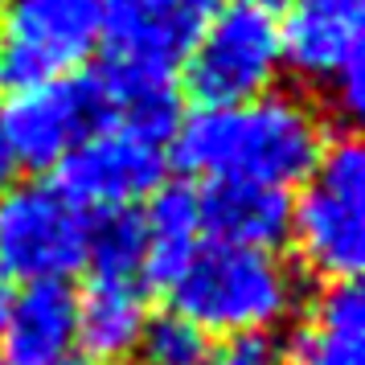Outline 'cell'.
<instances>
[{"label": "cell", "instance_id": "19", "mask_svg": "<svg viewBox=\"0 0 365 365\" xmlns=\"http://www.w3.org/2000/svg\"><path fill=\"white\" fill-rule=\"evenodd\" d=\"M17 156H13V148H9V140H4V132H0V197L17 185Z\"/></svg>", "mask_w": 365, "mask_h": 365}, {"label": "cell", "instance_id": "9", "mask_svg": "<svg viewBox=\"0 0 365 365\" xmlns=\"http://www.w3.org/2000/svg\"><path fill=\"white\" fill-rule=\"evenodd\" d=\"M95 128H99V99L91 74L21 86L0 107V132L17 165L29 168H58Z\"/></svg>", "mask_w": 365, "mask_h": 365}, {"label": "cell", "instance_id": "12", "mask_svg": "<svg viewBox=\"0 0 365 365\" xmlns=\"http://www.w3.org/2000/svg\"><path fill=\"white\" fill-rule=\"evenodd\" d=\"M0 365H83L78 299L70 283H29L13 296Z\"/></svg>", "mask_w": 365, "mask_h": 365}, {"label": "cell", "instance_id": "18", "mask_svg": "<svg viewBox=\"0 0 365 365\" xmlns=\"http://www.w3.org/2000/svg\"><path fill=\"white\" fill-rule=\"evenodd\" d=\"M214 365H283V353L271 336H230L210 349Z\"/></svg>", "mask_w": 365, "mask_h": 365}, {"label": "cell", "instance_id": "17", "mask_svg": "<svg viewBox=\"0 0 365 365\" xmlns=\"http://www.w3.org/2000/svg\"><path fill=\"white\" fill-rule=\"evenodd\" d=\"M140 353L148 365H201L210 357V341L177 312H165L148 320Z\"/></svg>", "mask_w": 365, "mask_h": 365}, {"label": "cell", "instance_id": "1", "mask_svg": "<svg viewBox=\"0 0 365 365\" xmlns=\"http://www.w3.org/2000/svg\"><path fill=\"white\" fill-rule=\"evenodd\" d=\"M329 123L308 99L271 91L234 107H197L177 123L168 156L201 185L296 189L329 144Z\"/></svg>", "mask_w": 365, "mask_h": 365}, {"label": "cell", "instance_id": "4", "mask_svg": "<svg viewBox=\"0 0 365 365\" xmlns=\"http://www.w3.org/2000/svg\"><path fill=\"white\" fill-rule=\"evenodd\" d=\"M95 214L58 181H17L0 197V275L9 283H70L86 271Z\"/></svg>", "mask_w": 365, "mask_h": 365}, {"label": "cell", "instance_id": "16", "mask_svg": "<svg viewBox=\"0 0 365 365\" xmlns=\"http://www.w3.org/2000/svg\"><path fill=\"white\" fill-rule=\"evenodd\" d=\"M283 365H365V296L357 279L320 287L292 332Z\"/></svg>", "mask_w": 365, "mask_h": 365}, {"label": "cell", "instance_id": "22", "mask_svg": "<svg viewBox=\"0 0 365 365\" xmlns=\"http://www.w3.org/2000/svg\"><path fill=\"white\" fill-rule=\"evenodd\" d=\"M0 4H4V0H0Z\"/></svg>", "mask_w": 365, "mask_h": 365}, {"label": "cell", "instance_id": "7", "mask_svg": "<svg viewBox=\"0 0 365 365\" xmlns=\"http://www.w3.org/2000/svg\"><path fill=\"white\" fill-rule=\"evenodd\" d=\"M103 46V0H4L0 86L74 78Z\"/></svg>", "mask_w": 365, "mask_h": 365}, {"label": "cell", "instance_id": "8", "mask_svg": "<svg viewBox=\"0 0 365 365\" xmlns=\"http://www.w3.org/2000/svg\"><path fill=\"white\" fill-rule=\"evenodd\" d=\"M168 144L99 123L58 165V185L86 214H132L165 185Z\"/></svg>", "mask_w": 365, "mask_h": 365}, {"label": "cell", "instance_id": "3", "mask_svg": "<svg viewBox=\"0 0 365 365\" xmlns=\"http://www.w3.org/2000/svg\"><path fill=\"white\" fill-rule=\"evenodd\" d=\"M287 238L308 275L324 283L357 279L365 259V152L353 135H329L299 181Z\"/></svg>", "mask_w": 365, "mask_h": 365}, {"label": "cell", "instance_id": "5", "mask_svg": "<svg viewBox=\"0 0 365 365\" xmlns=\"http://www.w3.org/2000/svg\"><path fill=\"white\" fill-rule=\"evenodd\" d=\"M181 70L197 107L263 99L283 74L279 21L247 4H222L181 58Z\"/></svg>", "mask_w": 365, "mask_h": 365}, {"label": "cell", "instance_id": "15", "mask_svg": "<svg viewBox=\"0 0 365 365\" xmlns=\"http://www.w3.org/2000/svg\"><path fill=\"white\" fill-rule=\"evenodd\" d=\"M140 217V250H144V283L165 287L193 263V255L205 247L201 230V193L197 185H160Z\"/></svg>", "mask_w": 365, "mask_h": 365}, {"label": "cell", "instance_id": "21", "mask_svg": "<svg viewBox=\"0 0 365 365\" xmlns=\"http://www.w3.org/2000/svg\"><path fill=\"white\" fill-rule=\"evenodd\" d=\"M230 4H247V9H259V13H271V17H275L287 0H230Z\"/></svg>", "mask_w": 365, "mask_h": 365}, {"label": "cell", "instance_id": "13", "mask_svg": "<svg viewBox=\"0 0 365 365\" xmlns=\"http://www.w3.org/2000/svg\"><path fill=\"white\" fill-rule=\"evenodd\" d=\"M91 86L99 99V123L173 144L177 123H181V86L173 78V70L107 58L103 70L91 74Z\"/></svg>", "mask_w": 365, "mask_h": 365}, {"label": "cell", "instance_id": "14", "mask_svg": "<svg viewBox=\"0 0 365 365\" xmlns=\"http://www.w3.org/2000/svg\"><path fill=\"white\" fill-rule=\"evenodd\" d=\"M201 230L205 242L242 250H279L292 226V197L263 185H205Z\"/></svg>", "mask_w": 365, "mask_h": 365}, {"label": "cell", "instance_id": "11", "mask_svg": "<svg viewBox=\"0 0 365 365\" xmlns=\"http://www.w3.org/2000/svg\"><path fill=\"white\" fill-rule=\"evenodd\" d=\"M78 299V349L83 365H128L148 329V283L140 275L86 271Z\"/></svg>", "mask_w": 365, "mask_h": 365}, {"label": "cell", "instance_id": "20", "mask_svg": "<svg viewBox=\"0 0 365 365\" xmlns=\"http://www.w3.org/2000/svg\"><path fill=\"white\" fill-rule=\"evenodd\" d=\"M13 296H17V292H13V283H9L4 275H0V336H4V324H9V312H13Z\"/></svg>", "mask_w": 365, "mask_h": 365}, {"label": "cell", "instance_id": "10", "mask_svg": "<svg viewBox=\"0 0 365 365\" xmlns=\"http://www.w3.org/2000/svg\"><path fill=\"white\" fill-rule=\"evenodd\" d=\"M222 0H103V46L111 62L177 70Z\"/></svg>", "mask_w": 365, "mask_h": 365}, {"label": "cell", "instance_id": "2", "mask_svg": "<svg viewBox=\"0 0 365 365\" xmlns=\"http://www.w3.org/2000/svg\"><path fill=\"white\" fill-rule=\"evenodd\" d=\"M168 299L181 320L210 336H271L299 312V275L279 250H242L205 242L177 279Z\"/></svg>", "mask_w": 365, "mask_h": 365}, {"label": "cell", "instance_id": "6", "mask_svg": "<svg viewBox=\"0 0 365 365\" xmlns=\"http://www.w3.org/2000/svg\"><path fill=\"white\" fill-rule=\"evenodd\" d=\"M279 21L283 70L329 95L341 115L365 103V0H287Z\"/></svg>", "mask_w": 365, "mask_h": 365}]
</instances>
